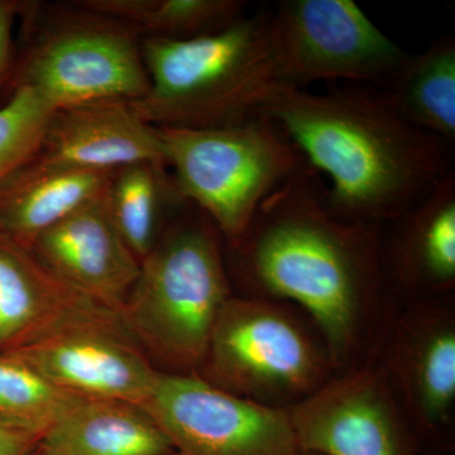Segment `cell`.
I'll return each instance as SVG.
<instances>
[{"mask_svg":"<svg viewBox=\"0 0 455 455\" xmlns=\"http://www.w3.org/2000/svg\"><path fill=\"white\" fill-rule=\"evenodd\" d=\"M286 133L326 184L331 211L379 224L414 208L454 171L451 146L407 121L381 88L324 94L275 84L256 110Z\"/></svg>","mask_w":455,"mask_h":455,"instance_id":"obj_1","label":"cell"},{"mask_svg":"<svg viewBox=\"0 0 455 455\" xmlns=\"http://www.w3.org/2000/svg\"><path fill=\"white\" fill-rule=\"evenodd\" d=\"M379 228L338 217L324 179L307 164L260 204L232 248L244 281L300 304L339 355L381 283Z\"/></svg>","mask_w":455,"mask_h":455,"instance_id":"obj_2","label":"cell"},{"mask_svg":"<svg viewBox=\"0 0 455 455\" xmlns=\"http://www.w3.org/2000/svg\"><path fill=\"white\" fill-rule=\"evenodd\" d=\"M140 47L149 88L133 106L154 127L209 128L244 121L278 84L271 14L244 16L188 40L142 37Z\"/></svg>","mask_w":455,"mask_h":455,"instance_id":"obj_3","label":"cell"},{"mask_svg":"<svg viewBox=\"0 0 455 455\" xmlns=\"http://www.w3.org/2000/svg\"><path fill=\"white\" fill-rule=\"evenodd\" d=\"M156 131L180 199L196 205L232 247L260 204L307 164L276 123L257 113L220 127Z\"/></svg>","mask_w":455,"mask_h":455,"instance_id":"obj_4","label":"cell"},{"mask_svg":"<svg viewBox=\"0 0 455 455\" xmlns=\"http://www.w3.org/2000/svg\"><path fill=\"white\" fill-rule=\"evenodd\" d=\"M217 232L203 221L171 230L140 262L121 311L132 339L176 370L205 361L212 331L230 299Z\"/></svg>","mask_w":455,"mask_h":455,"instance_id":"obj_5","label":"cell"},{"mask_svg":"<svg viewBox=\"0 0 455 455\" xmlns=\"http://www.w3.org/2000/svg\"><path fill=\"white\" fill-rule=\"evenodd\" d=\"M52 12L12 74L53 109L98 100L137 101L148 92L142 36L125 23L74 5Z\"/></svg>","mask_w":455,"mask_h":455,"instance_id":"obj_6","label":"cell"},{"mask_svg":"<svg viewBox=\"0 0 455 455\" xmlns=\"http://www.w3.org/2000/svg\"><path fill=\"white\" fill-rule=\"evenodd\" d=\"M271 22L283 85L344 82L382 88L409 56L353 0H287Z\"/></svg>","mask_w":455,"mask_h":455,"instance_id":"obj_7","label":"cell"},{"mask_svg":"<svg viewBox=\"0 0 455 455\" xmlns=\"http://www.w3.org/2000/svg\"><path fill=\"white\" fill-rule=\"evenodd\" d=\"M181 455H298L289 412L184 373H158L140 406Z\"/></svg>","mask_w":455,"mask_h":455,"instance_id":"obj_8","label":"cell"},{"mask_svg":"<svg viewBox=\"0 0 455 455\" xmlns=\"http://www.w3.org/2000/svg\"><path fill=\"white\" fill-rule=\"evenodd\" d=\"M205 361L224 386L252 401L307 398L323 377L319 352L298 323L276 305L248 299L226 302Z\"/></svg>","mask_w":455,"mask_h":455,"instance_id":"obj_9","label":"cell"},{"mask_svg":"<svg viewBox=\"0 0 455 455\" xmlns=\"http://www.w3.org/2000/svg\"><path fill=\"white\" fill-rule=\"evenodd\" d=\"M4 353L76 396L137 406L151 395L160 373L122 326L70 329Z\"/></svg>","mask_w":455,"mask_h":455,"instance_id":"obj_10","label":"cell"},{"mask_svg":"<svg viewBox=\"0 0 455 455\" xmlns=\"http://www.w3.org/2000/svg\"><path fill=\"white\" fill-rule=\"evenodd\" d=\"M83 326L123 323L118 314L57 276L32 248L0 233V353Z\"/></svg>","mask_w":455,"mask_h":455,"instance_id":"obj_11","label":"cell"},{"mask_svg":"<svg viewBox=\"0 0 455 455\" xmlns=\"http://www.w3.org/2000/svg\"><path fill=\"white\" fill-rule=\"evenodd\" d=\"M32 250L57 276L121 316L140 262L114 223L108 188L42 233Z\"/></svg>","mask_w":455,"mask_h":455,"instance_id":"obj_12","label":"cell"},{"mask_svg":"<svg viewBox=\"0 0 455 455\" xmlns=\"http://www.w3.org/2000/svg\"><path fill=\"white\" fill-rule=\"evenodd\" d=\"M299 448L324 455H400L396 411L379 374L329 383L289 411Z\"/></svg>","mask_w":455,"mask_h":455,"instance_id":"obj_13","label":"cell"},{"mask_svg":"<svg viewBox=\"0 0 455 455\" xmlns=\"http://www.w3.org/2000/svg\"><path fill=\"white\" fill-rule=\"evenodd\" d=\"M33 158L100 172L136 164L166 167L156 127L128 100L89 101L56 109Z\"/></svg>","mask_w":455,"mask_h":455,"instance_id":"obj_14","label":"cell"},{"mask_svg":"<svg viewBox=\"0 0 455 455\" xmlns=\"http://www.w3.org/2000/svg\"><path fill=\"white\" fill-rule=\"evenodd\" d=\"M113 173L65 169L32 157L0 184V233L32 248L42 233L106 191Z\"/></svg>","mask_w":455,"mask_h":455,"instance_id":"obj_15","label":"cell"},{"mask_svg":"<svg viewBox=\"0 0 455 455\" xmlns=\"http://www.w3.org/2000/svg\"><path fill=\"white\" fill-rule=\"evenodd\" d=\"M44 455H170L169 439L133 403L84 398L40 443Z\"/></svg>","mask_w":455,"mask_h":455,"instance_id":"obj_16","label":"cell"},{"mask_svg":"<svg viewBox=\"0 0 455 455\" xmlns=\"http://www.w3.org/2000/svg\"><path fill=\"white\" fill-rule=\"evenodd\" d=\"M395 223L392 260L407 286L448 289L455 280V175L400 215Z\"/></svg>","mask_w":455,"mask_h":455,"instance_id":"obj_17","label":"cell"},{"mask_svg":"<svg viewBox=\"0 0 455 455\" xmlns=\"http://www.w3.org/2000/svg\"><path fill=\"white\" fill-rule=\"evenodd\" d=\"M398 112L421 130L455 143V38L444 36L409 55L381 88Z\"/></svg>","mask_w":455,"mask_h":455,"instance_id":"obj_18","label":"cell"},{"mask_svg":"<svg viewBox=\"0 0 455 455\" xmlns=\"http://www.w3.org/2000/svg\"><path fill=\"white\" fill-rule=\"evenodd\" d=\"M75 4L136 29L142 37L188 40L220 31L244 16L239 0H84Z\"/></svg>","mask_w":455,"mask_h":455,"instance_id":"obj_19","label":"cell"},{"mask_svg":"<svg viewBox=\"0 0 455 455\" xmlns=\"http://www.w3.org/2000/svg\"><path fill=\"white\" fill-rule=\"evenodd\" d=\"M164 169L154 164H131L114 171L108 187L114 223L140 262L155 247L164 202L184 203Z\"/></svg>","mask_w":455,"mask_h":455,"instance_id":"obj_20","label":"cell"},{"mask_svg":"<svg viewBox=\"0 0 455 455\" xmlns=\"http://www.w3.org/2000/svg\"><path fill=\"white\" fill-rule=\"evenodd\" d=\"M22 359L0 353V421L44 436L82 403Z\"/></svg>","mask_w":455,"mask_h":455,"instance_id":"obj_21","label":"cell"},{"mask_svg":"<svg viewBox=\"0 0 455 455\" xmlns=\"http://www.w3.org/2000/svg\"><path fill=\"white\" fill-rule=\"evenodd\" d=\"M406 382L419 412L429 421L447 416L455 397V331L436 323L418 335L405 355Z\"/></svg>","mask_w":455,"mask_h":455,"instance_id":"obj_22","label":"cell"},{"mask_svg":"<svg viewBox=\"0 0 455 455\" xmlns=\"http://www.w3.org/2000/svg\"><path fill=\"white\" fill-rule=\"evenodd\" d=\"M53 112L33 90H12L7 103L0 107V184L37 154Z\"/></svg>","mask_w":455,"mask_h":455,"instance_id":"obj_23","label":"cell"},{"mask_svg":"<svg viewBox=\"0 0 455 455\" xmlns=\"http://www.w3.org/2000/svg\"><path fill=\"white\" fill-rule=\"evenodd\" d=\"M28 3L0 0V86L13 74V28L17 18L25 14Z\"/></svg>","mask_w":455,"mask_h":455,"instance_id":"obj_24","label":"cell"},{"mask_svg":"<svg viewBox=\"0 0 455 455\" xmlns=\"http://www.w3.org/2000/svg\"><path fill=\"white\" fill-rule=\"evenodd\" d=\"M41 439L40 434L0 421V455H28Z\"/></svg>","mask_w":455,"mask_h":455,"instance_id":"obj_25","label":"cell"},{"mask_svg":"<svg viewBox=\"0 0 455 455\" xmlns=\"http://www.w3.org/2000/svg\"><path fill=\"white\" fill-rule=\"evenodd\" d=\"M36 455H44V454H42V453H41V451H40V453H37V454H36Z\"/></svg>","mask_w":455,"mask_h":455,"instance_id":"obj_26","label":"cell"}]
</instances>
